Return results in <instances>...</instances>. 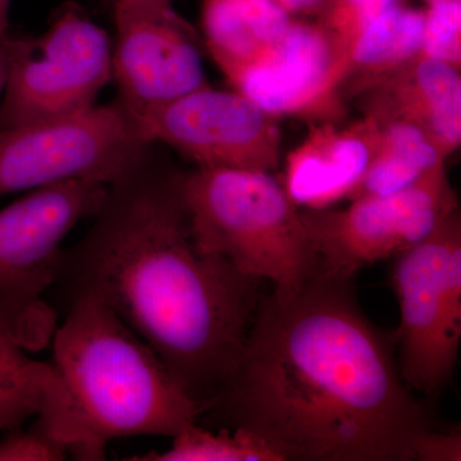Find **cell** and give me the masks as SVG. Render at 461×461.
I'll list each match as a JSON object with an SVG mask.
<instances>
[{
    "mask_svg": "<svg viewBox=\"0 0 461 461\" xmlns=\"http://www.w3.org/2000/svg\"><path fill=\"white\" fill-rule=\"evenodd\" d=\"M206 412L284 461H411L412 439L433 427L353 280L320 272L259 303L235 371Z\"/></svg>",
    "mask_w": 461,
    "mask_h": 461,
    "instance_id": "obj_1",
    "label": "cell"
},
{
    "mask_svg": "<svg viewBox=\"0 0 461 461\" xmlns=\"http://www.w3.org/2000/svg\"><path fill=\"white\" fill-rule=\"evenodd\" d=\"M94 218L63 254L57 282L69 299L90 296L108 306L206 411L244 350L260 281L199 247L178 171L150 153L109 186Z\"/></svg>",
    "mask_w": 461,
    "mask_h": 461,
    "instance_id": "obj_2",
    "label": "cell"
},
{
    "mask_svg": "<svg viewBox=\"0 0 461 461\" xmlns=\"http://www.w3.org/2000/svg\"><path fill=\"white\" fill-rule=\"evenodd\" d=\"M53 338V364L65 379L90 444L105 457L114 438L175 437L205 408L120 318L90 296L71 297Z\"/></svg>",
    "mask_w": 461,
    "mask_h": 461,
    "instance_id": "obj_3",
    "label": "cell"
},
{
    "mask_svg": "<svg viewBox=\"0 0 461 461\" xmlns=\"http://www.w3.org/2000/svg\"><path fill=\"white\" fill-rule=\"evenodd\" d=\"M194 238L240 272L297 290L320 272L302 211L272 172L198 168L178 172Z\"/></svg>",
    "mask_w": 461,
    "mask_h": 461,
    "instance_id": "obj_4",
    "label": "cell"
},
{
    "mask_svg": "<svg viewBox=\"0 0 461 461\" xmlns=\"http://www.w3.org/2000/svg\"><path fill=\"white\" fill-rule=\"evenodd\" d=\"M108 190L98 181L60 182L0 209V323L27 351L41 350L56 332L42 295L59 277L63 240L98 213Z\"/></svg>",
    "mask_w": 461,
    "mask_h": 461,
    "instance_id": "obj_5",
    "label": "cell"
},
{
    "mask_svg": "<svg viewBox=\"0 0 461 461\" xmlns=\"http://www.w3.org/2000/svg\"><path fill=\"white\" fill-rule=\"evenodd\" d=\"M120 102L0 127V196L67 181L111 185L150 153Z\"/></svg>",
    "mask_w": 461,
    "mask_h": 461,
    "instance_id": "obj_6",
    "label": "cell"
},
{
    "mask_svg": "<svg viewBox=\"0 0 461 461\" xmlns=\"http://www.w3.org/2000/svg\"><path fill=\"white\" fill-rule=\"evenodd\" d=\"M400 375L412 393L435 395L454 377L461 341V218L454 212L395 257Z\"/></svg>",
    "mask_w": 461,
    "mask_h": 461,
    "instance_id": "obj_7",
    "label": "cell"
},
{
    "mask_svg": "<svg viewBox=\"0 0 461 461\" xmlns=\"http://www.w3.org/2000/svg\"><path fill=\"white\" fill-rule=\"evenodd\" d=\"M456 211L444 166L395 194L354 199L341 211L305 209L302 218L320 273L353 280L364 267L420 244Z\"/></svg>",
    "mask_w": 461,
    "mask_h": 461,
    "instance_id": "obj_8",
    "label": "cell"
},
{
    "mask_svg": "<svg viewBox=\"0 0 461 461\" xmlns=\"http://www.w3.org/2000/svg\"><path fill=\"white\" fill-rule=\"evenodd\" d=\"M8 48L0 127L89 108L112 78L111 38L76 8L60 12L41 35L9 38Z\"/></svg>",
    "mask_w": 461,
    "mask_h": 461,
    "instance_id": "obj_9",
    "label": "cell"
},
{
    "mask_svg": "<svg viewBox=\"0 0 461 461\" xmlns=\"http://www.w3.org/2000/svg\"><path fill=\"white\" fill-rule=\"evenodd\" d=\"M138 121L149 144H163L198 168L272 172L281 163L278 118L239 91H191Z\"/></svg>",
    "mask_w": 461,
    "mask_h": 461,
    "instance_id": "obj_10",
    "label": "cell"
},
{
    "mask_svg": "<svg viewBox=\"0 0 461 461\" xmlns=\"http://www.w3.org/2000/svg\"><path fill=\"white\" fill-rule=\"evenodd\" d=\"M112 77L135 120L205 86L195 32L172 5L114 7Z\"/></svg>",
    "mask_w": 461,
    "mask_h": 461,
    "instance_id": "obj_11",
    "label": "cell"
},
{
    "mask_svg": "<svg viewBox=\"0 0 461 461\" xmlns=\"http://www.w3.org/2000/svg\"><path fill=\"white\" fill-rule=\"evenodd\" d=\"M346 71L348 57L326 27L294 20L232 85L275 117H314L338 108Z\"/></svg>",
    "mask_w": 461,
    "mask_h": 461,
    "instance_id": "obj_12",
    "label": "cell"
},
{
    "mask_svg": "<svg viewBox=\"0 0 461 461\" xmlns=\"http://www.w3.org/2000/svg\"><path fill=\"white\" fill-rule=\"evenodd\" d=\"M0 323V430L21 429L29 418L36 426L67 442L78 460H104L90 444L86 429L54 364L26 354Z\"/></svg>",
    "mask_w": 461,
    "mask_h": 461,
    "instance_id": "obj_13",
    "label": "cell"
},
{
    "mask_svg": "<svg viewBox=\"0 0 461 461\" xmlns=\"http://www.w3.org/2000/svg\"><path fill=\"white\" fill-rule=\"evenodd\" d=\"M377 135L378 121L369 114L346 127H312L288 154L282 182L288 196L305 209L329 208L346 198L366 171Z\"/></svg>",
    "mask_w": 461,
    "mask_h": 461,
    "instance_id": "obj_14",
    "label": "cell"
},
{
    "mask_svg": "<svg viewBox=\"0 0 461 461\" xmlns=\"http://www.w3.org/2000/svg\"><path fill=\"white\" fill-rule=\"evenodd\" d=\"M360 95L366 99V114L420 127L446 157L460 148V68L420 56Z\"/></svg>",
    "mask_w": 461,
    "mask_h": 461,
    "instance_id": "obj_15",
    "label": "cell"
},
{
    "mask_svg": "<svg viewBox=\"0 0 461 461\" xmlns=\"http://www.w3.org/2000/svg\"><path fill=\"white\" fill-rule=\"evenodd\" d=\"M378 135L371 160L346 199L384 196L411 186L446 166L444 151L429 133L402 120H377Z\"/></svg>",
    "mask_w": 461,
    "mask_h": 461,
    "instance_id": "obj_16",
    "label": "cell"
},
{
    "mask_svg": "<svg viewBox=\"0 0 461 461\" xmlns=\"http://www.w3.org/2000/svg\"><path fill=\"white\" fill-rule=\"evenodd\" d=\"M424 11L393 5L351 47L344 85L357 95L420 56Z\"/></svg>",
    "mask_w": 461,
    "mask_h": 461,
    "instance_id": "obj_17",
    "label": "cell"
},
{
    "mask_svg": "<svg viewBox=\"0 0 461 461\" xmlns=\"http://www.w3.org/2000/svg\"><path fill=\"white\" fill-rule=\"evenodd\" d=\"M133 461H284L281 455L244 429L220 432L202 429L198 423L173 437L171 448L135 455Z\"/></svg>",
    "mask_w": 461,
    "mask_h": 461,
    "instance_id": "obj_18",
    "label": "cell"
},
{
    "mask_svg": "<svg viewBox=\"0 0 461 461\" xmlns=\"http://www.w3.org/2000/svg\"><path fill=\"white\" fill-rule=\"evenodd\" d=\"M203 29L206 47L230 84L267 51L249 26L241 0H205Z\"/></svg>",
    "mask_w": 461,
    "mask_h": 461,
    "instance_id": "obj_19",
    "label": "cell"
},
{
    "mask_svg": "<svg viewBox=\"0 0 461 461\" xmlns=\"http://www.w3.org/2000/svg\"><path fill=\"white\" fill-rule=\"evenodd\" d=\"M420 57L460 68L461 0L429 3V8L424 11Z\"/></svg>",
    "mask_w": 461,
    "mask_h": 461,
    "instance_id": "obj_20",
    "label": "cell"
},
{
    "mask_svg": "<svg viewBox=\"0 0 461 461\" xmlns=\"http://www.w3.org/2000/svg\"><path fill=\"white\" fill-rule=\"evenodd\" d=\"M397 3L399 0H330L321 14V23L348 57L364 30Z\"/></svg>",
    "mask_w": 461,
    "mask_h": 461,
    "instance_id": "obj_21",
    "label": "cell"
},
{
    "mask_svg": "<svg viewBox=\"0 0 461 461\" xmlns=\"http://www.w3.org/2000/svg\"><path fill=\"white\" fill-rule=\"evenodd\" d=\"M72 456L71 446L41 427L9 430L0 441V461H62Z\"/></svg>",
    "mask_w": 461,
    "mask_h": 461,
    "instance_id": "obj_22",
    "label": "cell"
},
{
    "mask_svg": "<svg viewBox=\"0 0 461 461\" xmlns=\"http://www.w3.org/2000/svg\"><path fill=\"white\" fill-rule=\"evenodd\" d=\"M241 8L249 26L267 50L280 41L294 21L276 0H241Z\"/></svg>",
    "mask_w": 461,
    "mask_h": 461,
    "instance_id": "obj_23",
    "label": "cell"
},
{
    "mask_svg": "<svg viewBox=\"0 0 461 461\" xmlns=\"http://www.w3.org/2000/svg\"><path fill=\"white\" fill-rule=\"evenodd\" d=\"M412 460L460 461L461 432L459 427L451 429H435L421 430L411 442Z\"/></svg>",
    "mask_w": 461,
    "mask_h": 461,
    "instance_id": "obj_24",
    "label": "cell"
},
{
    "mask_svg": "<svg viewBox=\"0 0 461 461\" xmlns=\"http://www.w3.org/2000/svg\"><path fill=\"white\" fill-rule=\"evenodd\" d=\"M291 16H311L326 11L330 0H276Z\"/></svg>",
    "mask_w": 461,
    "mask_h": 461,
    "instance_id": "obj_25",
    "label": "cell"
},
{
    "mask_svg": "<svg viewBox=\"0 0 461 461\" xmlns=\"http://www.w3.org/2000/svg\"><path fill=\"white\" fill-rule=\"evenodd\" d=\"M9 36L0 39V102H2L3 94H5V85H7L8 68H9Z\"/></svg>",
    "mask_w": 461,
    "mask_h": 461,
    "instance_id": "obj_26",
    "label": "cell"
},
{
    "mask_svg": "<svg viewBox=\"0 0 461 461\" xmlns=\"http://www.w3.org/2000/svg\"><path fill=\"white\" fill-rule=\"evenodd\" d=\"M12 0H0V39L8 35Z\"/></svg>",
    "mask_w": 461,
    "mask_h": 461,
    "instance_id": "obj_27",
    "label": "cell"
},
{
    "mask_svg": "<svg viewBox=\"0 0 461 461\" xmlns=\"http://www.w3.org/2000/svg\"><path fill=\"white\" fill-rule=\"evenodd\" d=\"M120 5H172V0H115Z\"/></svg>",
    "mask_w": 461,
    "mask_h": 461,
    "instance_id": "obj_28",
    "label": "cell"
},
{
    "mask_svg": "<svg viewBox=\"0 0 461 461\" xmlns=\"http://www.w3.org/2000/svg\"><path fill=\"white\" fill-rule=\"evenodd\" d=\"M427 2H429V3L441 2V0H427Z\"/></svg>",
    "mask_w": 461,
    "mask_h": 461,
    "instance_id": "obj_29",
    "label": "cell"
},
{
    "mask_svg": "<svg viewBox=\"0 0 461 461\" xmlns=\"http://www.w3.org/2000/svg\"><path fill=\"white\" fill-rule=\"evenodd\" d=\"M330 3H329V5H330Z\"/></svg>",
    "mask_w": 461,
    "mask_h": 461,
    "instance_id": "obj_30",
    "label": "cell"
}]
</instances>
